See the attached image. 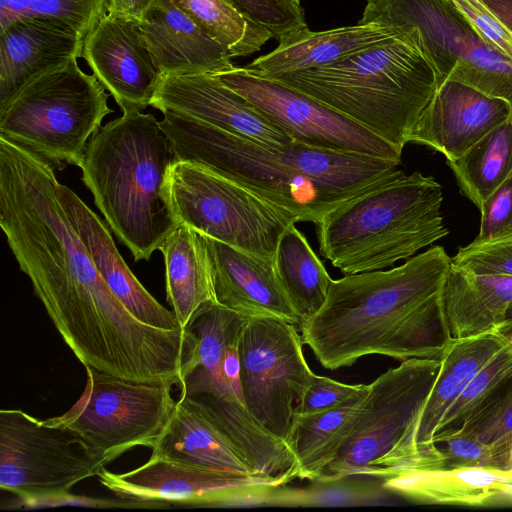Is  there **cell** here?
<instances>
[{
	"mask_svg": "<svg viewBox=\"0 0 512 512\" xmlns=\"http://www.w3.org/2000/svg\"><path fill=\"white\" fill-rule=\"evenodd\" d=\"M450 265L436 245L395 268L332 279L323 306L299 326L303 343L328 370L368 355L441 360L453 339L442 300Z\"/></svg>",
	"mask_w": 512,
	"mask_h": 512,
	"instance_id": "cell-1",
	"label": "cell"
},
{
	"mask_svg": "<svg viewBox=\"0 0 512 512\" xmlns=\"http://www.w3.org/2000/svg\"><path fill=\"white\" fill-rule=\"evenodd\" d=\"M160 126L176 159L228 179L317 225L346 200L385 181L400 162L291 141L268 147L186 116L164 112Z\"/></svg>",
	"mask_w": 512,
	"mask_h": 512,
	"instance_id": "cell-2",
	"label": "cell"
},
{
	"mask_svg": "<svg viewBox=\"0 0 512 512\" xmlns=\"http://www.w3.org/2000/svg\"><path fill=\"white\" fill-rule=\"evenodd\" d=\"M176 160L160 122L140 110L124 111L88 143L82 180L136 261L148 260L180 224L169 190Z\"/></svg>",
	"mask_w": 512,
	"mask_h": 512,
	"instance_id": "cell-3",
	"label": "cell"
},
{
	"mask_svg": "<svg viewBox=\"0 0 512 512\" xmlns=\"http://www.w3.org/2000/svg\"><path fill=\"white\" fill-rule=\"evenodd\" d=\"M269 78L326 104L401 153L440 85L413 28L332 64Z\"/></svg>",
	"mask_w": 512,
	"mask_h": 512,
	"instance_id": "cell-4",
	"label": "cell"
},
{
	"mask_svg": "<svg viewBox=\"0 0 512 512\" xmlns=\"http://www.w3.org/2000/svg\"><path fill=\"white\" fill-rule=\"evenodd\" d=\"M441 185L402 170L346 200L317 224L319 252L344 275L383 270L448 233Z\"/></svg>",
	"mask_w": 512,
	"mask_h": 512,
	"instance_id": "cell-5",
	"label": "cell"
},
{
	"mask_svg": "<svg viewBox=\"0 0 512 512\" xmlns=\"http://www.w3.org/2000/svg\"><path fill=\"white\" fill-rule=\"evenodd\" d=\"M77 60L27 82L0 108V138L54 169L81 167L89 141L101 129L108 93Z\"/></svg>",
	"mask_w": 512,
	"mask_h": 512,
	"instance_id": "cell-6",
	"label": "cell"
},
{
	"mask_svg": "<svg viewBox=\"0 0 512 512\" xmlns=\"http://www.w3.org/2000/svg\"><path fill=\"white\" fill-rule=\"evenodd\" d=\"M358 24L415 29L440 84H466L512 109V62L488 46L449 0H367Z\"/></svg>",
	"mask_w": 512,
	"mask_h": 512,
	"instance_id": "cell-7",
	"label": "cell"
},
{
	"mask_svg": "<svg viewBox=\"0 0 512 512\" xmlns=\"http://www.w3.org/2000/svg\"><path fill=\"white\" fill-rule=\"evenodd\" d=\"M85 369L81 396L64 414L47 420L77 433L105 466L137 446L152 449L176 406L175 384L134 382Z\"/></svg>",
	"mask_w": 512,
	"mask_h": 512,
	"instance_id": "cell-8",
	"label": "cell"
},
{
	"mask_svg": "<svg viewBox=\"0 0 512 512\" xmlns=\"http://www.w3.org/2000/svg\"><path fill=\"white\" fill-rule=\"evenodd\" d=\"M104 468L71 429L20 409L0 411V488L23 505H55Z\"/></svg>",
	"mask_w": 512,
	"mask_h": 512,
	"instance_id": "cell-9",
	"label": "cell"
},
{
	"mask_svg": "<svg viewBox=\"0 0 512 512\" xmlns=\"http://www.w3.org/2000/svg\"><path fill=\"white\" fill-rule=\"evenodd\" d=\"M440 367L441 360L413 358L368 384L347 438L317 480L380 478L385 464L415 424Z\"/></svg>",
	"mask_w": 512,
	"mask_h": 512,
	"instance_id": "cell-10",
	"label": "cell"
},
{
	"mask_svg": "<svg viewBox=\"0 0 512 512\" xmlns=\"http://www.w3.org/2000/svg\"><path fill=\"white\" fill-rule=\"evenodd\" d=\"M169 190L180 223L261 257L274 258L282 233L297 222L291 213L192 163L172 164Z\"/></svg>",
	"mask_w": 512,
	"mask_h": 512,
	"instance_id": "cell-11",
	"label": "cell"
},
{
	"mask_svg": "<svg viewBox=\"0 0 512 512\" xmlns=\"http://www.w3.org/2000/svg\"><path fill=\"white\" fill-rule=\"evenodd\" d=\"M298 329L278 317L250 316L238 343L244 404L260 426L287 444L295 406L314 375Z\"/></svg>",
	"mask_w": 512,
	"mask_h": 512,
	"instance_id": "cell-12",
	"label": "cell"
},
{
	"mask_svg": "<svg viewBox=\"0 0 512 512\" xmlns=\"http://www.w3.org/2000/svg\"><path fill=\"white\" fill-rule=\"evenodd\" d=\"M212 75L248 100L293 141L401 162L402 153L391 144L326 104L279 80L237 66Z\"/></svg>",
	"mask_w": 512,
	"mask_h": 512,
	"instance_id": "cell-13",
	"label": "cell"
},
{
	"mask_svg": "<svg viewBox=\"0 0 512 512\" xmlns=\"http://www.w3.org/2000/svg\"><path fill=\"white\" fill-rule=\"evenodd\" d=\"M99 483L121 500L183 506H265L272 491L291 483L289 474L236 475L151 455L124 473L104 468Z\"/></svg>",
	"mask_w": 512,
	"mask_h": 512,
	"instance_id": "cell-14",
	"label": "cell"
},
{
	"mask_svg": "<svg viewBox=\"0 0 512 512\" xmlns=\"http://www.w3.org/2000/svg\"><path fill=\"white\" fill-rule=\"evenodd\" d=\"M150 106L212 125L268 147L292 139L212 74L160 75Z\"/></svg>",
	"mask_w": 512,
	"mask_h": 512,
	"instance_id": "cell-15",
	"label": "cell"
},
{
	"mask_svg": "<svg viewBox=\"0 0 512 512\" xmlns=\"http://www.w3.org/2000/svg\"><path fill=\"white\" fill-rule=\"evenodd\" d=\"M507 344L496 332L452 339L415 424L385 464L381 479L417 467L432 456L437 447L433 437L447 411L476 373Z\"/></svg>",
	"mask_w": 512,
	"mask_h": 512,
	"instance_id": "cell-16",
	"label": "cell"
},
{
	"mask_svg": "<svg viewBox=\"0 0 512 512\" xmlns=\"http://www.w3.org/2000/svg\"><path fill=\"white\" fill-rule=\"evenodd\" d=\"M82 57L122 112L150 105L160 73L138 23L104 15L85 35Z\"/></svg>",
	"mask_w": 512,
	"mask_h": 512,
	"instance_id": "cell-17",
	"label": "cell"
},
{
	"mask_svg": "<svg viewBox=\"0 0 512 512\" xmlns=\"http://www.w3.org/2000/svg\"><path fill=\"white\" fill-rule=\"evenodd\" d=\"M512 115L503 99L445 80L416 121L408 143L425 145L455 161Z\"/></svg>",
	"mask_w": 512,
	"mask_h": 512,
	"instance_id": "cell-18",
	"label": "cell"
},
{
	"mask_svg": "<svg viewBox=\"0 0 512 512\" xmlns=\"http://www.w3.org/2000/svg\"><path fill=\"white\" fill-rule=\"evenodd\" d=\"M203 236L217 303L246 317L273 316L300 326L301 318L279 280L274 258Z\"/></svg>",
	"mask_w": 512,
	"mask_h": 512,
	"instance_id": "cell-19",
	"label": "cell"
},
{
	"mask_svg": "<svg viewBox=\"0 0 512 512\" xmlns=\"http://www.w3.org/2000/svg\"><path fill=\"white\" fill-rule=\"evenodd\" d=\"M83 41L73 27L48 17L0 29V108L31 79L82 57Z\"/></svg>",
	"mask_w": 512,
	"mask_h": 512,
	"instance_id": "cell-20",
	"label": "cell"
},
{
	"mask_svg": "<svg viewBox=\"0 0 512 512\" xmlns=\"http://www.w3.org/2000/svg\"><path fill=\"white\" fill-rule=\"evenodd\" d=\"M58 191L101 278L127 310L146 325L182 330L175 313L162 306L131 272L99 217L67 186L59 183Z\"/></svg>",
	"mask_w": 512,
	"mask_h": 512,
	"instance_id": "cell-21",
	"label": "cell"
},
{
	"mask_svg": "<svg viewBox=\"0 0 512 512\" xmlns=\"http://www.w3.org/2000/svg\"><path fill=\"white\" fill-rule=\"evenodd\" d=\"M139 26L160 75L216 74L235 67L227 49L170 0H159Z\"/></svg>",
	"mask_w": 512,
	"mask_h": 512,
	"instance_id": "cell-22",
	"label": "cell"
},
{
	"mask_svg": "<svg viewBox=\"0 0 512 512\" xmlns=\"http://www.w3.org/2000/svg\"><path fill=\"white\" fill-rule=\"evenodd\" d=\"M390 494L426 504L492 506L512 504V470L464 467L403 469L382 479Z\"/></svg>",
	"mask_w": 512,
	"mask_h": 512,
	"instance_id": "cell-23",
	"label": "cell"
},
{
	"mask_svg": "<svg viewBox=\"0 0 512 512\" xmlns=\"http://www.w3.org/2000/svg\"><path fill=\"white\" fill-rule=\"evenodd\" d=\"M151 450V455L198 467L254 475L207 407L184 392H180L171 418Z\"/></svg>",
	"mask_w": 512,
	"mask_h": 512,
	"instance_id": "cell-24",
	"label": "cell"
},
{
	"mask_svg": "<svg viewBox=\"0 0 512 512\" xmlns=\"http://www.w3.org/2000/svg\"><path fill=\"white\" fill-rule=\"evenodd\" d=\"M397 32L374 24H356L323 31L304 30L278 42L268 54L245 68L264 77L314 69L342 60L395 35Z\"/></svg>",
	"mask_w": 512,
	"mask_h": 512,
	"instance_id": "cell-25",
	"label": "cell"
},
{
	"mask_svg": "<svg viewBox=\"0 0 512 512\" xmlns=\"http://www.w3.org/2000/svg\"><path fill=\"white\" fill-rule=\"evenodd\" d=\"M442 300L452 338L495 332L512 303V275L476 274L451 264Z\"/></svg>",
	"mask_w": 512,
	"mask_h": 512,
	"instance_id": "cell-26",
	"label": "cell"
},
{
	"mask_svg": "<svg viewBox=\"0 0 512 512\" xmlns=\"http://www.w3.org/2000/svg\"><path fill=\"white\" fill-rule=\"evenodd\" d=\"M167 301L182 329L215 303L211 262L203 234L180 223L161 243Z\"/></svg>",
	"mask_w": 512,
	"mask_h": 512,
	"instance_id": "cell-27",
	"label": "cell"
},
{
	"mask_svg": "<svg viewBox=\"0 0 512 512\" xmlns=\"http://www.w3.org/2000/svg\"><path fill=\"white\" fill-rule=\"evenodd\" d=\"M246 318L217 302L198 313L188 327L196 336V344L183 366L180 392L239 400L225 375L223 360L227 345L239 335Z\"/></svg>",
	"mask_w": 512,
	"mask_h": 512,
	"instance_id": "cell-28",
	"label": "cell"
},
{
	"mask_svg": "<svg viewBox=\"0 0 512 512\" xmlns=\"http://www.w3.org/2000/svg\"><path fill=\"white\" fill-rule=\"evenodd\" d=\"M367 391L333 409L294 414L288 445L297 460L298 479L314 481L323 475L347 438Z\"/></svg>",
	"mask_w": 512,
	"mask_h": 512,
	"instance_id": "cell-29",
	"label": "cell"
},
{
	"mask_svg": "<svg viewBox=\"0 0 512 512\" xmlns=\"http://www.w3.org/2000/svg\"><path fill=\"white\" fill-rule=\"evenodd\" d=\"M274 261L279 280L302 323L323 306L332 278L295 223L282 233Z\"/></svg>",
	"mask_w": 512,
	"mask_h": 512,
	"instance_id": "cell-30",
	"label": "cell"
},
{
	"mask_svg": "<svg viewBox=\"0 0 512 512\" xmlns=\"http://www.w3.org/2000/svg\"><path fill=\"white\" fill-rule=\"evenodd\" d=\"M460 191L478 209L512 174V115L455 161H446Z\"/></svg>",
	"mask_w": 512,
	"mask_h": 512,
	"instance_id": "cell-31",
	"label": "cell"
},
{
	"mask_svg": "<svg viewBox=\"0 0 512 512\" xmlns=\"http://www.w3.org/2000/svg\"><path fill=\"white\" fill-rule=\"evenodd\" d=\"M210 38L224 46L230 57L259 51L273 34L243 15L229 0H170Z\"/></svg>",
	"mask_w": 512,
	"mask_h": 512,
	"instance_id": "cell-32",
	"label": "cell"
},
{
	"mask_svg": "<svg viewBox=\"0 0 512 512\" xmlns=\"http://www.w3.org/2000/svg\"><path fill=\"white\" fill-rule=\"evenodd\" d=\"M305 487L279 486L268 496L265 506L327 507L373 505L390 494L382 479L349 476L336 480H314Z\"/></svg>",
	"mask_w": 512,
	"mask_h": 512,
	"instance_id": "cell-33",
	"label": "cell"
},
{
	"mask_svg": "<svg viewBox=\"0 0 512 512\" xmlns=\"http://www.w3.org/2000/svg\"><path fill=\"white\" fill-rule=\"evenodd\" d=\"M512 381V345L497 352L472 378L440 422L433 443L455 434L475 413L496 398Z\"/></svg>",
	"mask_w": 512,
	"mask_h": 512,
	"instance_id": "cell-34",
	"label": "cell"
},
{
	"mask_svg": "<svg viewBox=\"0 0 512 512\" xmlns=\"http://www.w3.org/2000/svg\"><path fill=\"white\" fill-rule=\"evenodd\" d=\"M106 14V0H0V29L19 19L48 17L85 37Z\"/></svg>",
	"mask_w": 512,
	"mask_h": 512,
	"instance_id": "cell-35",
	"label": "cell"
},
{
	"mask_svg": "<svg viewBox=\"0 0 512 512\" xmlns=\"http://www.w3.org/2000/svg\"><path fill=\"white\" fill-rule=\"evenodd\" d=\"M455 434L474 437L490 445L512 469V381Z\"/></svg>",
	"mask_w": 512,
	"mask_h": 512,
	"instance_id": "cell-36",
	"label": "cell"
},
{
	"mask_svg": "<svg viewBox=\"0 0 512 512\" xmlns=\"http://www.w3.org/2000/svg\"><path fill=\"white\" fill-rule=\"evenodd\" d=\"M434 454L420 467L412 469L449 470L464 467L512 470L493 447L480 440L454 434L436 443Z\"/></svg>",
	"mask_w": 512,
	"mask_h": 512,
	"instance_id": "cell-37",
	"label": "cell"
},
{
	"mask_svg": "<svg viewBox=\"0 0 512 512\" xmlns=\"http://www.w3.org/2000/svg\"><path fill=\"white\" fill-rule=\"evenodd\" d=\"M251 21L267 28L279 41L309 29L304 10L293 0H229Z\"/></svg>",
	"mask_w": 512,
	"mask_h": 512,
	"instance_id": "cell-38",
	"label": "cell"
},
{
	"mask_svg": "<svg viewBox=\"0 0 512 512\" xmlns=\"http://www.w3.org/2000/svg\"><path fill=\"white\" fill-rule=\"evenodd\" d=\"M451 264L476 274L512 275V233L459 247Z\"/></svg>",
	"mask_w": 512,
	"mask_h": 512,
	"instance_id": "cell-39",
	"label": "cell"
},
{
	"mask_svg": "<svg viewBox=\"0 0 512 512\" xmlns=\"http://www.w3.org/2000/svg\"><path fill=\"white\" fill-rule=\"evenodd\" d=\"M368 390L365 384H345L314 374L294 414H313L341 406Z\"/></svg>",
	"mask_w": 512,
	"mask_h": 512,
	"instance_id": "cell-40",
	"label": "cell"
},
{
	"mask_svg": "<svg viewBox=\"0 0 512 512\" xmlns=\"http://www.w3.org/2000/svg\"><path fill=\"white\" fill-rule=\"evenodd\" d=\"M484 42L512 62V32L481 0H449Z\"/></svg>",
	"mask_w": 512,
	"mask_h": 512,
	"instance_id": "cell-41",
	"label": "cell"
},
{
	"mask_svg": "<svg viewBox=\"0 0 512 512\" xmlns=\"http://www.w3.org/2000/svg\"><path fill=\"white\" fill-rule=\"evenodd\" d=\"M479 210L480 227L473 241H488L512 233V174L488 196Z\"/></svg>",
	"mask_w": 512,
	"mask_h": 512,
	"instance_id": "cell-42",
	"label": "cell"
},
{
	"mask_svg": "<svg viewBox=\"0 0 512 512\" xmlns=\"http://www.w3.org/2000/svg\"><path fill=\"white\" fill-rule=\"evenodd\" d=\"M159 0H106L107 14L141 24Z\"/></svg>",
	"mask_w": 512,
	"mask_h": 512,
	"instance_id": "cell-43",
	"label": "cell"
},
{
	"mask_svg": "<svg viewBox=\"0 0 512 512\" xmlns=\"http://www.w3.org/2000/svg\"><path fill=\"white\" fill-rule=\"evenodd\" d=\"M239 336L240 333L237 337L231 340L226 347L223 360V369L234 393L238 399L244 403L240 379L241 365L238 347Z\"/></svg>",
	"mask_w": 512,
	"mask_h": 512,
	"instance_id": "cell-44",
	"label": "cell"
},
{
	"mask_svg": "<svg viewBox=\"0 0 512 512\" xmlns=\"http://www.w3.org/2000/svg\"><path fill=\"white\" fill-rule=\"evenodd\" d=\"M512 32V0H481Z\"/></svg>",
	"mask_w": 512,
	"mask_h": 512,
	"instance_id": "cell-45",
	"label": "cell"
},
{
	"mask_svg": "<svg viewBox=\"0 0 512 512\" xmlns=\"http://www.w3.org/2000/svg\"><path fill=\"white\" fill-rule=\"evenodd\" d=\"M495 332L512 345V303L507 308L504 318Z\"/></svg>",
	"mask_w": 512,
	"mask_h": 512,
	"instance_id": "cell-46",
	"label": "cell"
},
{
	"mask_svg": "<svg viewBox=\"0 0 512 512\" xmlns=\"http://www.w3.org/2000/svg\"><path fill=\"white\" fill-rule=\"evenodd\" d=\"M293 1H295L296 3H300L301 0H293Z\"/></svg>",
	"mask_w": 512,
	"mask_h": 512,
	"instance_id": "cell-47",
	"label": "cell"
}]
</instances>
